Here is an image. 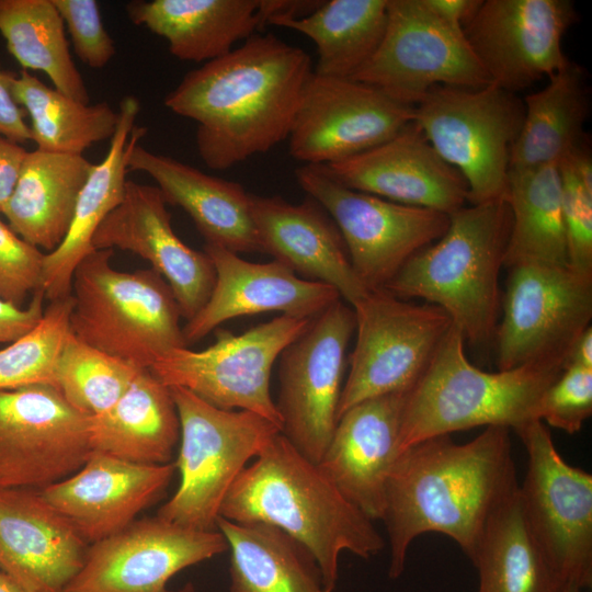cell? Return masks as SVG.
Returning <instances> with one entry per match:
<instances>
[{
  "label": "cell",
  "instance_id": "obj_37",
  "mask_svg": "<svg viewBox=\"0 0 592 592\" xmlns=\"http://www.w3.org/2000/svg\"><path fill=\"white\" fill-rule=\"evenodd\" d=\"M9 84L16 103L31 118L37 149L82 155L115 133L118 115L105 102L90 105L77 101L24 69L19 76L9 73Z\"/></svg>",
  "mask_w": 592,
  "mask_h": 592
},
{
  "label": "cell",
  "instance_id": "obj_10",
  "mask_svg": "<svg viewBox=\"0 0 592 592\" xmlns=\"http://www.w3.org/2000/svg\"><path fill=\"white\" fill-rule=\"evenodd\" d=\"M310 321L281 315L241 334L219 329L216 342L208 348L173 349L149 369L168 387L187 389L219 409L257 413L282 431V420L270 394L272 367Z\"/></svg>",
  "mask_w": 592,
  "mask_h": 592
},
{
  "label": "cell",
  "instance_id": "obj_8",
  "mask_svg": "<svg viewBox=\"0 0 592 592\" xmlns=\"http://www.w3.org/2000/svg\"><path fill=\"white\" fill-rule=\"evenodd\" d=\"M524 118L516 93L493 83L478 89L432 88L414 106L413 123L465 179L470 204L505 197L512 147Z\"/></svg>",
  "mask_w": 592,
  "mask_h": 592
},
{
  "label": "cell",
  "instance_id": "obj_14",
  "mask_svg": "<svg viewBox=\"0 0 592 592\" xmlns=\"http://www.w3.org/2000/svg\"><path fill=\"white\" fill-rule=\"evenodd\" d=\"M510 269L494 339L499 371L528 363L567 365L592 319V276L569 265L517 264Z\"/></svg>",
  "mask_w": 592,
  "mask_h": 592
},
{
  "label": "cell",
  "instance_id": "obj_48",
  "mask_svg": "<svg viewBox=\"0 0 592 592\" xmlns=\"http://www.w3.org/2000/svg\"><path fill=\"white\" fill-rule=\"evenodd\" d=\"M422 2L447 25L463 31L482 0H422Z\"/></svg>",
  "mask_w": 592,
  "mask_h": 592
},
{
  "label": "cell",
  "instance_id": "obj_21",
  "mask_svg": "<svg viewBox=\"0 0 592 592\" xmlns=\"http://www.w3.org/2000/svg\"><path fill=\"white\" fill-rule=\"evenodd\" d=\"M323 167L346 187L399 204L451 215L467 202L463 175L413 122L378 146Z\"/></svg>",
  "mask_w": 592,
  "mask_h": 592
},
{
  "label": "cell",
  "instance_id": "obj_7",
  "mask_svg": "<svg viewBox=\"0 0 592 592\" xmlns=\"http://www.w3.org/2000/svg\"><path fill=\"white\" fill-rule=\"evenodd\" d=\"M180 421V485L157 516L193 530L216 531L223 501L248 462L280 428L246 410H224L182 387H169Z\"/></svg>",
  "mask_w": 592,
  "mask_h": 592
},
{
  "label": "cell",
  "instance_id": "obj_28",
  "mask_svg": "<svg viewBox=\"0 0 592 592\" xmlns=\"http://www.w3.org/2000/svg\"><path fill=\"white\" fill-rule=\"evenodd\" d=\"M128 170L152 178L166 203L183 208L206 243L235 253L262 252L250 194L239 183L206 174L139 144L129 156Z\"/></svg>",
  "mask_w": 592,
  "mask_h": 592
},
{
  "label": "cell",
  "instance_id": "obj_18",
  "mask_svg": "<svg viewBox=\"0 0 592 592\" xmlns=\"http://www.w3.org/2000/svg\"><path fill=\"white\" fill-rule=\"evenodd\" d=\"M577 20L571 0H482L463 33L490 82L516 93L567 65Z\"/></svg>",
  "mask_w": 592,
  "mask_h": 592
},
{
  "label": "cell",
  "instance_id": "obj_5",
  "mask_svg": "<svg viewBox=\"0 0 592 592\" xmlns=\"http://www.w3.org/2000/svg\"><path fill=\"white\" fill-rule=\"evenodd\" d=\"M454 325L425 372L408 390L399 431V454L421 441L477 426L516 431L538 420L539 401L566 364L528 363L498 372L473 365Z\"/></svg>",
  "mask_w": 592,
  "mask_h": 592
},
{
  "label": "cell",
  "instance_id": "obj_19",
  "mask_svg": "<svg viewBox=\"0 0 592 592\" xmlns=\"http://www.w3.org/2000/svg\"><path fill=\"white\" fill-rule=\"evenodd\" d=\"M227 549L218 530L187 528L159 516L141 519L92 543L62 592H174L168 589L174 574Z\"/></svg>",
  "mask_w": 592,
  "mask_h": 592
},
{
  "label": "cell",
  "instance_id": "obj_6",
  "mask_svg": "<svg viewBox=\"0 0 592 592\" xmlns=\"http://www.w3.org/2000/svg\"><path fill=\"white\" fill-rule=\"evenodd\" d=\"M113 249H95L71 281V333L83 343L138 368H150L184 348L180 309L164 278L152 269L121 272Z\"/></svg>",
  "mask_w": 592,
  "mask_h": 592
},
{
  "label": "cell",
  "instance_id": "obj_12",
  "mask_svg": "<svg viewBox=\"0 0 592 592\" xmlns=\"http://www.w3.org/2000/svg\"><path fill=\"white\" fill-rule=\"evenodd\" d=\"M515 432L527 454L519 494L528 526L566 584L591 587L592 475L562 458L543 421Z\"/></svg>",
  "mask_w": 592,
  "mask_h": 592
},
{
  "label": "cell",
  "instance_id": "obj_44",
  "mask_svg": "<svg viewBox=\"0 0 592 592\" xmlns=\"http://www.w3.org/2000/svg\"><path fill=\"white\" fill-rule=\"evenodd\" d=\"M78 58L93 69L105 67L115 55L95 0H53Z\"/></svg>",
  "mask_w": 592,
  "mask_h": 592
},
{
  "label": "cell",
  "instance_id": "obj_32",
  "mask_svg": "<svg viewBox=\"0 0 592 592\" xmlns=\"http://www.w3.org/2000/svg\"><path fill=\"white\" fill-rule=\"evenodd\" d=\"M589 92L580 66L567 62L542 90L525 96L524 118L512 147L510 170L559 164L585 145Z\"/></svg>",
  "mask_w": 592,
  "mask_h": 592
},
{
  "label": "cell",
  "instance_id": "obj_34",
  "mask_svg": "<svg viewBox=\"0 0 592 592\" xmlns=\"http://www.w3.org/2000/svg\"><path fill=\"white\" fill-rule=\"evenodd\" d=\"M504 198L511 213L504 266L568 265L558 166L511 169Z\"/></svg>",
  "mask_w": 592,
  "mask_h": 592
},
{
  "label": "cell",
  "instance_id": "obj_3",
  "mask_svg": "<svg viewBox=\"0 0 592 592\" xmlns=\"http://www.w3.org/2000/svg\"><path fill=\"white\" fill-rule=\"evenodd\" d=\"M219 516L287 533L316 560L326 592L335 587L342 551L368 559L385 545L373 521L281 432L236 478Z\"/></svg>",
  "mask_w": 592,
  "mask_h": 592
},
{
  "label": "cell",
  "instance_id": "obj_22",
  "mask_svg": "<svg viewBox=\"0 0 592 592\" xmlns=\"http://www.w3.org/2000/svg\"><path fill=\"white\" fill-rule=\"evenodd\" d=\"M215 284L202 309L182 327L185 345L202 340L220 323L267 311L312 319L341 299L331 286L300 278L277 261L253 263L228 249L205 243Z\"/></svg>",
  "mask_w": 592,
  "mask_h": 592
},
{
  "label": "cell",
  "instance_id": "obj_25",
  "mask_svg": "<svg viewBox=\"0 0 592 592\" xmlns=\"http://www.w3.org/2000/svg\"><path fill=\"white\" fill-rule=\"evenodd\" d=\"M407 392L369 398L349 408L339 417L318 463L343 497L373 522L384 517Z\"/></svg>",
  "mask_w": 592,
  "mask_h": 592
},
{
  "label": "cell",
  "instance_id": "obj_27",
  "mask_svg": "<svg viewBox=\"0 0 592 592\" xmlns=\"http://www.w3.org/2000/svg\"><path fill=\"white\" fill-rule=\"evenodd\" d=\"M139 110L135 96L127 95L121 101L109 151L102 161L93 163L79 193L65 239L45 254L41 289L49 301L71 295L77 265L95 250L92 238L96 229L124 197L129 156L147 132L136 125Z\"/></svg>",
  "mask_w": 592,
  "mask_h": 592
},
{
  "label": "cell",
  "instance_id": "obj_17",
  "mask_svg": "<svg viewBox=\"0 0 592 592\" xmlns=\"http://www.w3.org/2000/svg\"><path fill=\"white\" fill-rule=\"evenodd\" d=\"M414 106L352 78L312 72L288 135L291 156L328 166L396 136L413 122Z\"/></svg>",
  "mask_w": 592,
  "mask_h": 592
},
{
  "label": "cell",
  "instance_id": "obj_15",
  "mask_svg": "<svg viewBox=\"0 0 592 592\" xmlns=\"http://www.w3.org/2000/svg\"><path fill=\"white\" fill-rule=\"evenodd\" d=\"M354 330L353 308L339 299L312 318L280 355L275 406L281 433L316 464L338 423L345 352Z\"/></svg>",
  "mask_w": 592,
  "mask_h": 592
},
{
  "label": "cell",
  "instance_id": "obj_20",
  "mask_svg": "<svg viewBox=\"0 0 592 592\" xmlns=\"http://www.w3.org/2000/svg\"><path fill=\"white\" fill-rule=\"evenodd\" d=\"M166 205L157 186L127 180L122 202L96 229L92 247L118 248L148 261L168 283L181 317L189 321L208 300L215 269L204 251L190 248L178 237Z\"/></svg>",
  "mask_w": 592,
  "mask_h": 592
},
{
  "label": "cell",
  "instance_id": "obj_51",
  "mask_svg": "<svg viewBox=\"0 0 592 592\" xmlns=\"http://www.w3.org/2000/svg\"><path fill=\"white\" fill-rule=\"evenodd\" d=\"M562 592H581V588L574 583H568Z\"/></svg>",
  "mask_w": 592,
  "mask_h": 592
},
{
  "label": "cell",
  "instance_id": "obj_29",
  "mask_svg": "<svg viewBox=\"0 0 592 592\" xmlns=\"http://www.w3.org/2000/svg\"><path fill=\"white\" fill-rule=\"evenodd\" d=\"M129 20L168 42L185 61L208 62L266 23L264 0H151L126 5Z\"/></svg>",
  "mask_w": 592,
  "mask_h": 592
},
{
  "label": "cell",
  "instance_id": "obj_16",
  "mask_svg": "<svg viewBox=\"0 0 592 592\" xmlns=\"http://www.w3.org/2000/svg\"><path fill=\"white\" fill-rule=\"evenodd\" d=\"M90 428L56 386L0 390V488L42 490L76 473L92 452Z\"/></svg>",
  "mask_w": 592,
  "mask_h": 592
},
{
  "label": "cell",
  "instance_id": "obj_24",
  "mask_svg": "<svg viewBox=\"0 0 592 592\" xmlns=\"http://www.w3.org/2000/svg\"><path fill=\"white\" fill-rule=\"evenodd\" d=\"M87 542L39 490L0 488V570L27 592H62Z\"/></svg>",
  "mask_w": 592,
  "mask_h": 592
},
{
  "label": "cell",
  "instance_id": "obj_2",
  "mask_svg": "<svg viewBox=\"0 0 592 592\" xmlns=\"http://www.w3.org/2000/svg\"><path fill=\"white\" fill-rule=\"evenodd\" d=\"M312 72L300 47L271 33L254 34L187 72L164 105L197 123L196 147L204 163L227 170L287 139Z\"/></svg>",
  "mask_w": 592,
  "mask_h": 592
},
{
  "label": "cell",
  "instance_id": "obj_49",
  "mask_svg": "<svg viewBox=\"0 0 592 592\" xmlns=\"http://www.w3.org/2000/svg\"><path fill=\"white\" fill-rule=\"evenodd\" d=\"M592 368V328L591 326L578 338L570 352L567 365ZM566 365V366H567Z\"/></svg>",
  "mask_w": 592,
  "mask_h": 592
},
{
  "label": "cell",
  "instance_id": "obj_47",
  "mask_svg": "<svg viewBox=\"0 0 592 592\" xmlns=\"http://www.w3.org/2000/svg\"><path fill=\"white\" fill-rule=\"evenodd\" d=\"M26 153L23 146L0 135V215L15 187Z\"/></svg>",
  "mask_w": 592,
  "mask_h": 592
},
{
  "label": "cell",
  "instance_id": "obj_35",
  "mask_svg": "<svg viewBox=\"0 0 592 592\" xmlns=\"http://www.w3.org/2000/svg\"><path fill=\"white\" fill-rule=\"evenodd\" d=\"M471 562L478 592H562L567 585L535 539L519 489L489 521Z\"/></svg>",
  "mask_w": 592,
  "mask_h": 592
},
{
  "label": "cell",
  "instance_id": "obj_23",
  "mask_svg": "<svg viewBox=\"0 0 592 592\" xmlns=\"http://www.w3.org/2000/svg\"><path fill=\"white\" fill-rule=\"evenodd\" d=\"M175 470L174 463L136 464L92 451L76 473L39 491L87 543H95L130 525Z\"/></svg>",
  "mask_w": 592,
  "mask_h": 592
},
{
  "label": "cell",
  "instance_id": "obj_1",
  "mask_svg": "<svg viewBox=\"0 0 592 592\" xmlns=\"http://www.w3.org/2000/svg\"><path fill=\"white\" fill-rule=\"evenodd\" d=\"M519 486L503 426H487L466 443L440 435L403 449L386 487L389 578L403 572L409 546L425 533L451 537L471 561L489 521Z\"/></svg>",
  "mask_w": 592,
  "mask_h": 592
},
{
  "label": "cell",
  "instance_id": "obj_43",
  "mask_svg": "<svg viewBox=\"0 0 592 592\" xmlns=\"http://www.w3.org/2000/svg\"><path fill=\"white\" fill-rule=\"evenodd\" d=\"M45 254L0 219V298L23 307L41 289Z\"/></svg>",
  "mask_w": 592,
  "mask_h": 592
},
{
  "label": "cell",
  "instance_id": "obj_38",
  "mask_svg": "<svg viewBox=\"0 0 592 592\" xmlns=\"http://www.w3.org/2000/svg\"><path fill=\"white\" fill-rule=\"evenodd\" d=\"M0 33L24 70L43 71L56 90L89 103L84 80L71 58L65 24L53 0H0Z\"/></svg>",
  "mask_w": 592,
  "mask_h": 592
},
{
  "label": "cell",
  "instance_id": "obj_50",
  "mask_svg": "<svg viewBox=\"0 0 592 592\" xmlns=\"http://www.w3.org/2000/svg\"><path fill=\"white\" fill-rule=\"evenodd\" d=\"M0 592H27L12 578L0 570Z\"/></svg>",
  "mask_w": 592,
  "mask_h": 592
},
{
  "label": "cell",
  "instance_id": "obj_33",
  "mask_svg": "<svg viewBox=\"0 0 592 592\" xmlns=\"http://www.w3.org/2000/svg\"><path fill=\"white\" fill-rule=\"evenodd\" d=\"M216 526L230 550L228 592H326L314 557L284 531L223 516Z\"/></svg>",
  "mask_w": 592,
  "mask_h": 592
},
{
  "label": "cell",
  "instance_id": "obj_11",
  "mask_svg": "<svg viewBox=\"0 0 592 592\" xmlns=\"http://www.w3.org/2000/svg\"><path fill=\"white\" fill-rule=\"evenodd\" d=\"M297 183L338 226L352 267L367 289H380L419 251L447 230L449 215L352 190L323 166L303 164Z\"/></svg>",
  "mask_w": 592,
  "mask_h": 592
},
{
  "label": "cell",
  "instance_id": "obj_36",
  "mask_svg": "<svg viewBox=\"0 0 592 592\" xmlns=\"http://www.w3.org/2000/svg\"><path fill=\"white\" fill-rule=\"evenodd\" d=\"M271 24L306 35L317 47L314 72L353 78L378 48L387 24V0H329L298 18Z\"/></svg>",
  "mask_w": 592,
  "mask_h": 592
},
{
  "label": "cell",
  "instance_id": "obj_26",
  "mask_svg": "<svg viewBox=\"0 0 592 592\" xmlns=\"http://www.w3.org/2000/svg\"><path fill=\"white\" fill-rule=\"evenodd\" d=\"M250 202L262 252L306 280L333 287L351 306L369 291L352 267L338 226L316 200L292 204L250 194Z\"/></svg>",
  "mask_w": 592,
  "mask_h": 592
},
{
  "label": "cell",
  "instance_id": "obj_40",
  "mask_svg": "<svg viewBox=\"0 0 592 592\" xmlns=\"http://www.w3.org/2000/svg\"><path fill=\"white\" fill-rule=\"evenodd\" d=\"M71 295L50 301L38 323L0 349V390L56 386L60 354L71 334Z\"/></svg>",
  "mask_w": 592,
  "mask_h": 592
},
{
  "label": "cell",
  "instance_id": "obj_31",
  "mask_svg": "<svg viewBox=\"0 0 592 592\" xmlns=\"http://www.w3.org/2000/svg\"><path fill=\"white\" fill-rule=\"evenodd\" d=\"M180 421L170 388L143 368L122 397L91 418L92 451L136 464L170 463Z\"/></svg>",
  "mask_w": 592,
  "mask_h": 592
},
{
  "label": "cell",
  "instance_id": "obj_4",
  "mask_svg": "<svg viewBox=\"0 0 592 592\" xmlns=\"http://www.w3.org/2000/svg\"><path fill=\"white\" fill-rule=\"evenodd\" d=\"M511 230L505 198L463 206L445 234L415 253L384 289L443 309L471 345L494 339L501 309L499 276Z\"/></svg>",
  "mask_w": 592,
  "mask_h": 592
},
{
  "label": "cell",
  "instance_id": "obj_13",
  "mask_svg": "<svg viewBox=\"0 0 592 592\" xmlns=\"http://www.w3.org/2000/svg\"><path fill=\"white\" fill-rule=\"evenodd\" d=\"M415 106L434 87L482 88L490 82L463 31L422 0H387V24L372 58L352 78Z\"/></svg>",
  "mask_w": 592,
  "mask_h": 592
},
{
  "label": "cell",
  "instance_id": "obj_39",
  "mask_svg": "<svg viewBox=\"0 0 592 592\" xmlns=\"http://www.w3.org/2000/svg\"><path fill=\"white\" fill-rule=\"evenodd\" d=\"M141 369L71 333L58 361L56 387L75 409L93 418L109 410Z\"/></svg>",
  "mask_w": 592,
  "mask_h": 592
},
{
  "label": "cell",
  "instance_id": "obj_42",
  "mask_svg": "<svg viewBox=\"0 0 592 592\" xmlns=\"http://www.w3.org/2000/svg\"><path fill=\"white\" fill-rule=\"evenodd\" d=\"M592 414V368L567 365L543 395L538 420L568 434L581 430Z\"/></svg>",
  "mask_w": 592,
  "mask_h": 592
},
{
  "label": "cell",
  "instance_id": "obj_46",
  "mask_svg": "<svg viewBox=\"0 0 592 592\" xmlns=\"http://www.w3.org/2000/svg\"><path fill=\"white\" fill-rule=\"evenodd\" d=\"M9 73L0 68V135L23 144L32 140L26 112L16 103L9 84Z\"/></svg>",
  "mask_w": 592,
  "mask_h": 592
},
{
  "label": "cell",
  "instance_id": "obj_41",
  "mask_svg": "<svg viewBox=\"0 0 592 592\" xmlns=\"http://www.w3.org/2000/svg\"><path fill=\"white\" fill-rule=\"evenodd\" d=\"M568 265L592 276V159L587 144L558 164Z\"/></svg>",
  "mask_w": 592,
  "mask_h": 592
},
{
  "label": "cell",
  "instance_id": "obj_52",
  "mask_svg": "<svg viewBox=\"0 0 592 592\" xmlns=\"http://www.w3.org/2000/svg\"><path fill=\"white\" fill-rule=\"evenodd\" d=\"M179 592H196V591H195L194 585L191 582H187Z\"/></svg>",
  "mask_w": 592,
  "mask_h": 592
},
{
  "label": "cell",
  "instance_id": "obj_30",
  "mask_svg": "<svg viewBox=\"0 0 592 592\" xmlns=\"http://www.w3.org/2000/svg\"><path fill=\"white\" fill-rule=\"evenodd\" d=\"M93 163L82 155L27 151L2 215L27 243L49 253L65 239Z\"/></svg>",
  "mask_w": 592,
  "mask_h": 592
},
{
  "label": "cell",
  "instance_id": "obj_45",
  "mask_svg": "<svg viewBox=\"0 0 592 592\" xmlns=\"http://www.w3.org/2000/svg\"><path fill=\"white\" fill-rule=\"evenodd\" d=\"M44 299L42 289L33 293L26 307L0 298V345L15 341L38 323L44 314Z\"/></svg>",
  "mask_w": 592,
  "mask_h": 592
},
{
  "label": "cell",
  "instance_id": "obj_9",
  "mask_svg": "<svg viewBox=\"0 0 592 592\" xmlns=\"http://www.w3.org/2000/svg\"><path fill=\"white\" fill-rule=\"evenodd\" d=\"M352 308L356 342L338 419L366 399L410 390L453 326L440 307L412 304L384 288L369 289Z\"/></svg>",
  "mask_w": 592,
  "mask_h": 592
}]
</instances>
